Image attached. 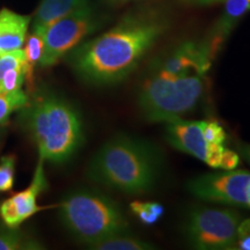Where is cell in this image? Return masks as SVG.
Returning a JSON list of instances; mask_svg holds the SVG:
<instances>
[{
    "label": "cell",
    "mask_w": 250,
    "mask_h": 250,
    "mask_svg": "<svg viewBox=\"0 0 250 250\" xmlns=\"http://www.w3.org/2000/svg\"><path fill=\"white\" fill-rule=\"evenodd\" d=\"M205 74L199 72L165 77L155 74L144 81L138 94L143 117L152 123L180 120L196 108L204 92Z\"/></svg>",
    "instance_id": "cell-5"
},
{
    "label": "cell",
    "mask_w": 250,
    "mask_h": 250,
    "mask_svg": "<svg viewBox=\"0 0 250 250\" xmlns=\"http://www.w3.org/2000/svg\"><path fill=\"white\" fill-rule=\"evenodd\" d=\"M88 248L95 250H149L154 249V247L152 243L124 232L94 243Z\"/></svg>",
    "instance_id": "cell-15"
},
{
    "label": "cell",
    "mask_w": 250,
    "mask_h": 250,
    "mask_svg": "<svg viewBox=\"0 0 250 250\" xmlns=\"http://www.w3.org/2000/svg\"><path fill=\"white\" fill-rule=\"evenodd\" d=\"M43 49H44V39H43V31L33 30L29 39L27 41L26 49L23 50L26 56V80L30 83L33 76L34 67L39 64L42 57Z\"/></svg>",
    "instance_id": "cell-17"
},
{
    "label": "cell",
    "mask_w": 250,
    "mask_h": 250,
    "mask_svg": "<svg viewBox=\"0 0 250 250\" xmlns=\"http://www.w3.org/2000/svg\"><path fill=\"white\" fill-rule=\"evenodd\" d=\"M109 2H112V4H118V2H126L130 1V0H108Z\"/></svg>",
    "instance_id": "cell-28"
},
{
    "label": "cell",
    "mask_w": 250,
    "mask_h": 250,
    "mask_svg": "<svg viewBox=\"0 0 250 250\" xmlns=\"http://www.w3.org/2000/svg\"><path fill=\"white\" fill-rule=\"evenodd\" d=\"M90 5V0H41L34 18L33 30L44 33L50 24Z\"/></svg>",
    "instance_id": "cell-14"
},
{
    "label": "cell",
    "mask_w": 250,
    "mask_h": 250,
    "mask_svg": "<svg viewBox=\"0 0 250 250\" xmlns=\"http://www.w3.org/2000/svg\"><path fill=\"white\" fill-rule=\"evenodd\" d=\"M22 125L33 138L40 158L64 164L83 143V124L78 109L54 93H42L22 108Z\"/></svg>",
    "instance_id": "cell-3"
},
{
    "label": "cell",
    "mask_w": 250,
    "mask_h": 250,
    "mask_svg": "<svg viewBox=\"0 0 250 250\" xmlns=\"http://www.w3.org/2000/svg\"><path fill=\"white\" fill-rule=\"evenodd\" d=\"M42 245L34 239L33 236L27 235L18 228L8 226H0V250H31L41 249Z\"/></svg>",
    "instance_id": "cell-16"
},
{
    "label": "cell",
    "mask_w": 250,
    "mask_h": 250,
    "mask_svg": "<svg viewBox=\"0 0 250 250\" xmlns=\"http://www.w3.org/2000/svg\"><path fill=\"white\" fill-rule=\"evenodd\" d=\"M224 1L225 8L223 15L219 18L210 35L204 40L214 57L237 22L250 11V0H224Z\"/></svg>",
    "instance_id": "cell-12"
},
{
    "label": "cell",
    "mask_w": 250,
    "mask_h": 250,
    "mask_svg": "<svg viewBox=\"0 0 250 250\" xmlns=\"http://www.w3.org/2000/svg\"><path fill=\"white\" fill-rule=\"evenodd\" d=\"M31 18L2 8L0 11V55L21 49L26 42Z\"/></svg>",
    "instance_id": "cell-13"
},
{
    "label": "cell",
    "mask_w": 250,
    "mask_h": 250,
    "mask_svg": "<svg viewBox=\"0 0 250 250\" xmlns=\"http://www.w3.org/2000/svg\"><path fill=\"white\" fill-rule=\"evenodd\" d=\"M237 148H239V153H240V155H241V158L250 166V145L249 144H245V143L239 144Z\"/></svg>",
    "instance_id": "cell-26"
},
{
    "label": "cell",
    "mask_w": 250,
    "mask_h": 250,
    "mask_svg": "<svg viewBox=\"0 0 250 250\" xmlns=\"http://www.w3.org/2000/svg\"><path fill=\"white\" fill-rule=\"evenodd\" d=\"M26 80V68L17 67L6 72L0 80V93H11L21 89Z\"/></svg>",
    "instance_id": "cell-20"
},
{
    "label": "cell",
    "mask_w": 250,
    "mask_h": 250,
    "mask_svg": "<svg viewBox=\"0 0 250 250\" xmlns=\"http://www.w3.org/2000/svg\"><path fill=\"white\" fill-rule=\"evenodd\" d=\"M183 1L195 5H212L215 4V2L224 1V0H183Z\"/></svg>",
    "instance_id": "cell-27"
},
{
    "label": "cell",
    "mask_w": 250,
    "mask_h": 250,
    "mask_svg": "<svg viewBox=\"0 0 250 250\" xmlns=\"http://www.w3.org/2000/svg\"><path fill=\"white\" fill-rule=\"evenodd\" d=\"M241 215L234 210L198 208L190 211L184 224L188 242L199 250L235 249Z\"/></svg>",
    "instance_id": "cell-6"
},
{
    "label": "cell",
    "mask_w": 250,
    "mask_h": 250,
    "mask_svg": "<svg viewBox=\"0 0 250 250\" xmlns=\"http://www.w3.org/2000/svg\"><path fill=\"white\" fill-rule=\"evenodd\" d=\"M235 249L250 250V218L239 224Z\"/></svg>",
    "instance_id": "cell-24"
},
{
    "label": "cell",
    "mask_w": 250,
    "mask_h": 250,
    "mask_svg": "<svg viewBox=\"0 0 250 250\" xmlns=\"http://www.w3.org/2000/svg\"><path fill=\"white\" fill-rule=\"evenodd\" d=\"M249 184L250 173L233 169L202 175L189 181L187 188L203 201L248 208Z\"/></svg>",
    "instance_id": "cell-8"
},
{
    "label": "cell",
    "mask_w": 250,
    "mask_h": 250,
    "mask_svg": "<svg viewBox=\"0 0 250 250\" xmlns=\"http://www.w3.org/2000/svg\"><path fill=\"white\" fill-rule=\"evenodd\" d=\"M167 28L168 20L159 12H132L111 29L68 52V64L85 83L114 85L136 70Z\"/></svg>",
    "instance_id": "cell-1"
},
{
    "label": "cell",
    "mask_w": 250,
    "mask_h": 250,
    "mask_svg": "<svg viewBox=\"0 0 250 250\" xmlns=\"http://www.w3.org/2000/svg\"><path fill=\"white\" fill-rule=\"evenodd\" d=\"M166 137L174 148L195 156L206 164L214 145L206 142L203 133V121L180 120L166 123Z\"/></svg>",
    "instance_id": "cell-11"
},
{
    "label": "cell",
    "mask_w": 250,
    "mask_h": 250,
    "mask_svg": "<svg viewBox=\"0 0 250 250\" xmlns=\"http://www.w3.org/2000/svg\"><path fill=\"white\" fill-rule=\"evenodd\" d=\"M160 158L148 143L120 134L108 140L89 162V179L126 195L149 192L158 180Z\"/></svg>",
    "instance_id": "cell-2"
},
{
    "label": "cell",
    "mask_w": 250,
    "mask_h": 250,
    "mask_svg": "<svg viewBox=\"0 0 250 250\" xmlns=\"http://www.w3.org/2000/svg\"><path fill=\"white\" fill-rule=\"evenodd\" d=\"M17 67H26V56L22 49L0 55V80L5 76L6 72Z\"/></svg>",
    "instance_id": "cell-22"
},
{
    "label": "cell",
    "mask_w": 250,
    "mask_h": 250,
    "mask_svg": "<svg viewBox=\"0 0 250 250\" xmlns=\"http://www.w3.org/2000/svg\"><path fill=\"white\" fill-rule=\"evenodd\" d=\"M100 26L101 21L92 5L50 24L43 33L44 49L39 64L42 67L55 65Z\"/></svg>",
    "instance_id": "cell-7"
},
{
    "label": "cell",
    "mask_w": 250,
    "mask_h": 250,
    "mask_svg": "<svg viewBox=\"0 0 250 250\" xmlns=\"http://www.w3.org/2000/svg\"><path fill=\"white\" fill-rule=\"evenodd\" d=\"M43 164L44 160L40 158L29 187L9 197L0 205V217L6 226L18 228L27 219L43 210L42 206L37 204L40 193L44 191L48 187Z\"/></svg>",
    "instance_id": "cell-9"
},
{
    "label": "cell",
    "mask_w": 250,
    "mask_h": 250,
    "mask_svg": "<svg viewBox=\"0 0 250 250\" xmlns=\"http://www.w3.org/2000/svg\"><path fill=\"white\" fill-rule=\"evenodd\" d=\"M214 56L212 55L205 41L192 42L188 41L177 46L168 57L162 59L155 74L165 77L181 76L190 72H199L206 74L210 70Z\"/></svg>",
    "instance_id": "cell-10"
},
{
    "label": "cell",
    "mask_w": 250,
    "mask_h": 250,
    "mask_svg": "<svg viewBox=\"0 0 250 250\" xmlns=\"http://www.w3.org/2000/svg\"><path fill=\"white\" fill-rule=\"evenodd\" d=\"M59 217L68 232L88 247L129 230L120 205L93 190H76L65 196L59 205Z\"/></svg>",
    "instance_id": "cell-4"
},
{
    "label": "cell",
    "mask_w": 250,
    "mask_h": 250,
    "mask_svg": "<svg viewBox=\"0 0 250 250\" xmlns=\"http://www.w3.org/2000/svg\"><path fill=\"white\" fill-rule=\"evenodd\" d=\"M240 162V155L236 152L232 151V149L226 148L224 153L223 160H221V170H233L235 169Z\"/></svg>",
    "instance_id": "cell-25"
},
{
    "label": "cell",
    "mask_w": 250,
    "mask_h": 250,
    "mask_svg": "<svg viewBox=\"0 0 250 250\" xmlns=\"http://www.w3.org/2000/svg\"><path fill=\"white\" fill-rule=\"evenodd\" d=\"M203 133L210 145H224L226 140L224 127L215 121H203Z\"/></svg>",
    "instance_id": "cell-23"
},
{
    "label": "cell",
    "mask_w": 250,
    "mask_h": 250,
    "mask_svg": "<svg viewBox=\"0 0 250 250\" xmlns=\"http://www.w3.org/2000/svg\"><path fill=\"white\" fill-rule=\"evenodd\" d=\"M14 174L15 156H2L1 164H0V192L11 191L14 184Z\"/></svg>",
    "instance_id": "cell-21"
},
{
    "label": "cell",
    "mask_w": 250,
    "mask_h": 250,
    "mask_svg": "<svg viewBox=\"0 0 250 250\" xmlns=\"http://www.w3.org/2000/svg\"><path fill=\"white\" fill-rule=\"evenodd\" d=\"M248 208H250V184H249V206Z\"/></svg>",
    "instance_id": "cell-29"
},
{
    "label": "cell",
    "mask_w": 250,
    "mask_h": 250,
    "mask_svg": "<svg viewBox=\"0 0 250 250\" xmlns=\"http://www.w3.org/2000/svg\"><path fill=\"white\" fill-rule=\"evenodd\" d=\"M131 210L144 225H154L164 214V206L158 203H143V202H132L130 204Z\"/></svg>",
    "instance_id": "cell-19"
},
{
    "label": "cell",
    "mask_w": 250,
    "mask_h": 250,
    "mask_svg": "<svg viewBox=\"0 0 250 250\" xmlns=\"http://www.w3.org/2000/svg\"><path fill=\"white\" fill-rule=\"evenodd\" d=\"M28 100V94L22 88L11 93H0V125L6 123L14 111L22 109Z\"/></svg>",
    "instance_id": "cell-18"
}]
</instances>
